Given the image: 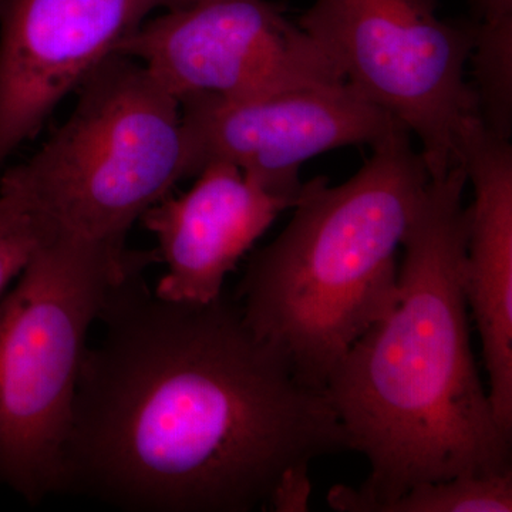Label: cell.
Listing matches in <instances>:
<instances>
[{
	"mask_svg": "<svg viewBox=\"0 0 512 512\" xmlns=\"http://www.w3.org/2000/svg\"><path fill=\"white\" fill-rule=\"evenodd\" d=\"M476 25H512V0H468Z\"/></svg>",
	"mask_w": 512,
	"mask_h": 512,
	"instance_id": "cell-16",
	"label": "cell"
},
{
	"mask_svg": "<svg viewBox=\"0 0 512 512\" xmlns=\"http://www.w3.org/2000/svg\"><path fill=\"white\" fill-rule=\"evenodd\" d=\"M458 160L474 190L467 207L464 292L487 369L488 396L512 431V147L478 117L467 121Z\"/></svg>",
	"mask_w": 512,
	"mask_h": 512,
	"instance_id": "cell-11",
	"label": "cell"
},
{
	"mask_svg": "<svg viewBox=\"0 0 512 512\" xmlns=\"http://www.w3.org/2000/svg\"><path fill=\"white\" fill-rule=\"evenodd\" d=\"M64 450V490L127 510H266L282 478L349 450L325 390L256 338L234 298L165 301L141 274L100 318Z\"/></svg>",
	"mask_w": 512,
	"mask_h": 512,
	"instance_id": "cell-1",
	"label": "cell"
},
{
	"mask_svg": "<svg viewBox=\"0 0 512 512\" xmlns=\"http://www.w3.org/2000/svg\"><path fill=\"white\" fill-rule=\"evenodd\" d=\"M466 185L461 163L430 178L402 242L396 301L330 373L349 450L370 466L362 487L330 490L333 510L377 512L416 484L512 471L511 434L471 350Z\"/></svg>",
	"mask_w": 512,
	"mask_h": 512,
	"instance_id": "cell-2",
	"label": "cell"
},
{
	"mask_svg": "<svg viewBox=\"0 0 512 512\" xmlns=\"http://www.w3.org/2000/svg\"><path fill=\"white\" fill-rule=\"evenodd\" d=\"M437 0H315L299 19L346 82L420 141L431 180L460 164L461 134L478 117L466 73L473 23H450Z\"/></svg>",
	"mask_w": 512,
	"mask_h": 512,
	"instance_id": "cell-6",
	"label": "cell"
},
{
	"mask_svg": "<svg viewBox=\"0 0 512 512\" xmlns=\"http://www.w3.org/2000/svg\"><path fill=\"white\" fill-rule=\"evenodd\" d=\"M410 136L396 128L343 184H303L292 220L235 292L256 338L315 389L396 301L397 251L430 181Z\"/></svg>",
	"mask_w": 512,
	"mask_h": 512,
	"instance_id": "cell-3",
	"label": "cell"
},
{
	"mask_svg": "<svg viewBox=\"0 0 512 512\" xmlns=\"http://www.w3.org/2000/svg\"><path fill=\"white\" fill-rule=\"evenodd\" d=\"M188 178L211 163L235 165L266 191L298 201L306 161L340 147L375 146L400 121L348 82L245 100L180 101Z\"/></svg>",
	"mask_w": 512,
	"mask_h": 512,
	"instance_id": "cell-8",
	"label": "cell"
},
{
	"mask_svg": "<svg viewBox=\"0 0 512 512\" xmlns=\"http://www.w3.org/2000/svg\"><path fill=\"white\" fill-rule=\"evenodd\" d=\"M161 0H0V173Z\"/></svg>",
	"mask_w": 512,
	"mask_h": 512,
	"instance_id": "cell-9",
	"label": "cell"
},
{
	"mask_svg": "<svg viewBox=\"0 0 512 512\" xmlns=\"http://www.w3.org/2000/svg\"><path fill=\"white\" fill-rule=\"evenodd\" d=\"M76 106L23 163L0 173V218L35 248L128 251L131 228L188 178L181 107L131 57L111 53L77 86Z\"/></svg>",
	"mask_w": 512,
	"mask_h": 512,
	"instance_id": "cell-4",
	"label": "cell"
},
{
	"mask_svg": "<svg viewBox=\"0 0 512 512\" xmlns=\"http://www.w3.org/2000/svg\"><path fill=\"white\" fill-rule=\"evenodd\" d=\"M113 53L143 64L174 99H255L346 82L271 0H198L141 23Z\"/></svg>",
	"mask_w": 512,
	"mask_h": 512,
	"instance_id": "cell-7",
	"label": "cell"
},
{
	"mask_svg": "<svg viewBox=\"0 0 512 512\" xmlns=\"http://www.w3.org/2000/svg\"><path fill=\"white\" fill-rule=\"evenodd\" d=\"M198 0H161V9L170 10L184 8V6L192 5Z\"/></svg>",
	"mask_w": 512,
	"mask_h": 512,
	"instance_id": "cell-17",
	"label": "cell"
},
{
	"mask_svg": "<svg viewBox=\"0 0 512 512\" xmlns=\"http://www.w3.org/2000/svg\"><path fill=\"white\" fill-rule=\"evenodd\" d=\"M33 249L35 244L23 229L0 218V298L28 264Z\"/></svg>",
	"mask_w": 512,
	"mask_h": 512,
	"instance_id": "cell-14",
	"label": "cell"
},
{
	"mask_svg": "<svg viewBox=\"0 0 512 512\" xmlns=\"http://www.w3.org/2000/svg\"><path fill=\"white\" fill-rule=\"evenodd\" d=\"M312 493L309 468H299L286 474L272 497L269 510L276 512H305L309 510Z\"/></svg>",
	"mask_w": 512,
	"mask_h": 512,
	"instance_id": "cell-15",
	"label": "cell"
},
{
	"mask_svg": "<svg viewBox=\"0 0 512 512\" xmlns=\"http://www.w3.org/2000/svg\"><path fill=\"white\" fill-rule=\"evenodd\" d=\"M157 251L35 248L0 298V481L30 503L63 491L64 450L87 336Z\"/></svg>",
	"mask_w": 512,
	"mask_h": 512,
	"instance_id": "cell-5",
	"label": "cell"
},
{
	"mask_svg": "<svg viewBox=\"0 0 512 512\" xmlns=\"http://www.w3.org/2000/svg\"><path fill=\"white\" fill-rule=\"evenodd\" d=\"M473 23V22H471ZM474 28L468 67L478 119L497 136L511 140L512 133V25Z\"/></svg>",
	"mask_w": 512,
	"mask_h": 512,
	"instance_id": "cell-12",
	"label": "cell"
},
{
	"mask_svg": "<svg viewBox=\"0 0 512 512\" xmlns=\"http://www.w3.org/2000/svg\"><path fill=\"white\" fill-rule=\"evenodd\" d=\"M298 201L266 191L235 165H205L190 191L168 195L141 218L167 265L154 293L185 303L220 298L229 272Z\"/></svg>",
	"mask_w": 512,
	"mask_h": 512,
	"instance_id": "cell-10",
	"label": "cell"
},
{
	"mask_svg": "<svg viewBox=\"0 0 512 512\" xmlns=\"http://www.w3.org/2000/svg\"><path fill=\"white\" fill-rule=\"evenodd\" d=\"M512 471L413 485L377 512H511Z\"/></svg>",
	"mask_w": 512,
	"mask_h": 512,
	"instance_id": "cell-13",
	"label": "cell"
}]
</instances>
